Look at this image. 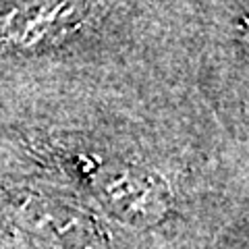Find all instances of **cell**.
<instances>
[{"instance_id": "obj_2", "label": "cell", "mask_w": 249, "mask_h": 249, "mask_svg": "<svg viewBox=\"0 0 249 249\" xmlns=\"http://www.w3.org/2000/svg\"><path fill=\"white\" fill-rule=\"evenodd\" d=\"M15 218L31 235L60 249H102L96 218L62 199L25 191L13 204Z\"/></svg>"}, {"instance_id": "obj_1", "label": "cell", "mask_w": 249, "mask_h": 249, "mask_svg": "<svg viewBox=\"0 0 249 249\" xmlns=\"http://www.w3.org/2000/svg\"><path fill=\"white\" fill-rule=\"evenodd\" d=\"M75 173L89 177L85 181L93 189V196L104 206L106 212L131 227L156 224L170 210V189L156 170L114 162V164H93L88 160H75Z\"/></svg>"}, {"instance_id": "obj_3", "label": "cell", "mask_w": 249, "mask_h": 249, "mask_svg": "<svg viewBox=\"0 0 249 249\" xmlns=\"http://www.w3.org/2000/svg\"><path fill=\"white\" fill-rule=\"evenodd\" d=\"M81 4H37L21 6L2 19L4 37L19 44H37L46 36H58L67 25L83 19Z\"/></svg>"}]
</instances>
